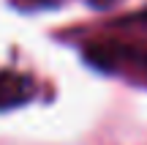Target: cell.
<instances>
[{
    "instance_id": "6da1fadb",
    "label": "cell",
    "mask_w": 147,
    "mask_h": 145,
    "mask_svg": "<svg viewBox=\"0 0 147 145\" xmlns=\"http://www.w3.org/2000/svg\"><path fill=\"white\" fill-rule=\"evenodd\" d=\"M30 85H27L25 77L11 74V71H0V107H11V104H19L22 99H27Z\"/></svg>"
}]
</instances>
